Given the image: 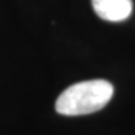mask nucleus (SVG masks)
Returning <instances> with one entry per match:
<instances>
[{
	"instance_id": "1",
	"label": "nucleus",
	"mask_w": 135,
	"mask_h": 135,
	"mask_svg": "<svg viewBox=\"0 0 135 135\" xmlns=\"http://www.w3.org/2000/svg\"><path fill=\"white\" fill-rule=\"evenodd\" d=\"M114 94L110 82L103 79L74 83L57 97L55 109L66 116L87 115L100 110L109 103Z\"/></svg>"
},
{
	"instance_id": "2",
	"label": "nucleus",
	"mask_w": 135,
	"mask_h": 135,
	"mask_svg": "<svg viewBox=\"0 0 135 135\" xmlns=\"http://www.w3.org/2000/svg\"><path fill=\"white\" fill-rule=\"evenodd\" d=\"M94 10L99 18L108 22H123L133 11L132 0H91Z\"/></svg>"
}]
</instances>
